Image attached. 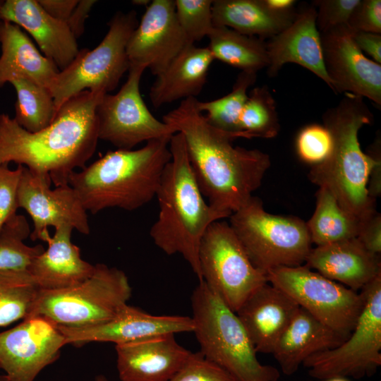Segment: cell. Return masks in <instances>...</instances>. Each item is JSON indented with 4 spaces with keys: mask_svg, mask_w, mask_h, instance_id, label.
I'll return each instance as SVG.
<instances>
[{
    "mask_svg": "<svg viewBox=\"0 0 381 381\" xmlns=\"http://www.w3.org/2000/svg\"><path fill=\"white\" fill-rule=\"evenodd\" d=\"M52 181L32 174L24 167L18 192V207L32 218L30 238L43 240L48 228L68 226L88 235L90 227L87 211L75 190L69 185L55 186Z\"/></svg>",
    "mask_w": 381,
    "mask_h": 381,
    "instance_id": "15",
    "label": "cell"
},
{
    "mask_svg": "<svg viewBox=\"0 0 381 381\" xmlns=\"http://www.w3.org/2000/svg\"><path fill=\"white\" fill-rule=\"evenodd\" d=\"M266 276L270 284L332 329L349 337L354 328L363 308L361 294L305 265L276 267Z\"/></svg>",
    "mask_w": 381,
    "mask_h": 381,
    "instance_id": "12",
    "label": "cell"
},
{
    "mask_svg": "<svg viewBox=\"0 0 381 381\" xmlns=\"http://www.w3.org/2000/svg\"><path fill=\"white\" fill-rule=\"evenodd\" d=\"M14 87L17 100L15 121L26 131L34 133L49 126L56 116L49 90L22 77L10 82Z\"/></svg>",
    "mask_w": 381,
    "mask_h": 381,
    "instance_id": "32",
    "label": "cell"
},
{
    "mask_svg": "<svg viewBox=\"0 0 381 381\" xmlns=\"http://www.w3.org/2000/svg\"><path fill=\"white\" fill-rule=\"evenodd\" d=\"M138 24L135 11L117 12L101 42L92 50H79L73 61L59 71L49 88L56 114L67 100L83 91L108 93L117 87L129 69L126 47Z\"/></svg>",
    "mask_w": 381,
    "mask_h": 381,
    "instance_id": "9",
    "label": "cell"
},
{
    "mask_svg": "<svg viewBox=\"0 0 381 381\" xmlns=\"http://www.w3.org/2000/svg\"><path fill=\"white\" fill-rule=\"evenodd\" d=\"M360 0H317L316 26L319 32L347 25L348 20Z\"/></svg>",
    "mask_w": 381,
    "mask_h": 381,
    "instance_id": "40",
    "label": "cell"
},
{
    "mask_svg": "<svg viewBox=\"0 0 381 381\" xmlns=\"http://www.w3.org/2000/svg\"><path fill=\"white\" fill-rule=\"evenodd\" d=\"M191 44L176 18L174 0H153L132 32L126 47L131 65L150 68L156 76Z\"/></svg>",
    "mask_w": 381,
    "mask_h": 381,
    "instance_id": "17",
    "label": "cell"
},
{
    "mask_svg": "<svg viewBox=\"0 0 381 381\" xmlns=\"http://www.w3.org/2000/svg\"><path fill=\"white\" fill-rule=\"evenodd\" d=\"M264 6L272 13L285 17L294 18L296 13L294 0H261Z\"/></svg>",
    "mask_w": 381,
    "mask_h": 381,
    "instance_id": "46",
    "label": "cell"
},
{
    "mask_svg": "<svg viewBox=\"0 0 381 381\" xmlns=\"http://www.w3.org/2000/svg\"><path fill=\"white\" fill-rule=\"evenodd\" d=\"M280 129L275 100L266 85L249 93L240 117L239 138H272Z\"/></svg>",
    "mask_w": 381,
    "mask_h": 381,
    "instance_id": "34",
    "label": "cell"
},
{
    "mask_svg": "<svg viewBox=\"0 0 381 381\" xmlns=\"http://www.w3.org/2000/svg\"><path fill=\"white\" fill-rule=\"evenodd\" d=\"M0 43V87L22 77L49 90L59 70L42 55L18 25L1 21Z\"/></svg>",
    "mask_w": 381,
    "mask_h": 381,
    "instance_id": "27",
    "label": "cell"
},
{
    "mask_svg": "<svg viewBox=\"0 0 381 381\" xmlns=\"http://www.w3.org/2000/svg\"><path fill=\"white\" fill-rule=\"evenodd\" d=\"M169 381H236L226 371L199 351L190 356Z\"/></svg>",
    "mask_w": 381,
    "mask_h": 381,
    "instance_id": "38",
    "label": "cell"
},
{
    "mask_svg": "<svg viewBox=\"0 0 381 381\" xmlns=\"http://www.w3.org/2000/svg\"><path fill=\"white\" fill-rule=\"evenodd\" d=\"M169 141L157 139L138 150L109 151L81 171H73L68 184L92 214L114 207L137 210L156 195L171 157Z\"/></svg>",
    "mask_w": 381,
    "mask_h": 381,
    "instance_id": "5",
    "label": "cell"
},
{
    "mask_svg": "<svg viewBox=\"0 0 381 381\" xmlns=\"http://www.w3.org/2000/svg\"><path fill=\"white\" fill-rule=\"evenodd\" d=\"M344 94L339 104L323 114L332 149L324 162L312 166L308 179L327 188L342 208L363 220L376 212L375 200L368 195L367 186L370 170L381 157L380 143L377 140L370 154L361 150L358 131L373 122V114L363 97Z\"/></svg>",
    "mask_w": 381,
    "mask_h": 381,
    "instance_id": "3",
    "label": "cell"
},
{
    "mask_svg": "<svg viewBox=\"0 0 381 381\" xmlns=\"http://www.w3.org/2000/svg\"><path fill=\"white\" fill-rule=\"evenodd\" d=\"M190 97L162 118L182 134L198 186L209 205L230 215L243 206L261 185L271 165L269 155L234 146L229 134L214 128Z\"/></svg>",
    "mask_w": 381,
    "mask_h": 381,
    "instance_id": "1",
    "label": "cell"
},
{
    "mask_svg": "<svg viewBox=\"0 0 381 381\" xmlns=\"http://www.w3.org/2000/svg\"><path fill=\"white\" fill-rule=\"evenodd\" d=\"M94 0H80L73 9L66 24L77 39L80 37L85 30V22L92 6L96 3Z\"/></svg>",
    "mask_w": 381,
    "mask_h": 381,
    "instance_id": "44",
    "label": "cell"
},
{
    "mask_svg": "<svg viewBox=\"0 0 381 381\" xmlns=\"http://www.w3.org/2000/svg\"><path fill=\"white\" fill-rule=\"evenodd\" d=\"M132 2L133 4L142 6V5L150 4L151 1L148 0H135V1H133Z\"/></svg>",
    "mask_w": 381,
    "mask_h": 381,
    "instance_id": "47",
    "label": "cell"
},
{
    "mask_svg": "<svg viewBox=\"0 0 381 381\" xmlns=\"http://www.w3.org/2000/svg\"><path fill=\"white\" fill-rule=\"evenodd\" d=\"M171 157L161 176L155 197L158 218L150 231L154 243L167 255L180 254L201 281L199 248L209 226L228 217L205 200L193 174L181 133L170 139Z\"/></svg>",
    "mask_w": 381,
    "mask_h": 381,
    "instance_id": "4",
    "label": "cell"
},
{
    "mask_svg": "<svg viewBox=\"0 0 381 381\" xmlns=\"http://www.w3.org/2000/svg\"><path fill=\"white\" fill-rule=\"evenodd\" d=\"M347 337L299 307L272 353L282 373L291 375L308 357L339 346Z\"/></svg>",
    "mask_w": 381,
    "mask_h": 381,
    "instance_id": "25",
    "label": "cell"
},
{
    "mask_svg": "<svg viewBox=\"0 0 381 381\" xmlns=\"http://www.w3.org/2000/svg\"><path fill=\"white\" fill-rule=\"evenodd\" d=\"M325 381H349V380L345 377H332V378L325 380Z\"/></svg>",
    "mask_w": 381,
    "mask_h": 381,
    "instance_id": "48",
    "label": "cell"
},
{
    "mask_svg": "<svg viewBox=\"0 0 381 381\" xmlns=\"http://www.w3.org/2000/svg\"><path fill=\"white\" fill-rule=\"evenodd\" d=\"M30 233L23 214H16L4 224L0 231V270H28L33 259L45 250L40 244L25 243Z\"/></svg>",
    "mask_w": 381,
    "mask_h": 381,
    "instance_id": "35",
    "label": "cell"
},
{
    "mask_svg": "<svg viewBox=\"0 0 381 381\" xmlns=\"http://www.w3.org/2000/svg\"><path fill=\"white\" fill-rule=\"evenodd\" d=\"M212 13L214 27H226L262 40L284 30L296 17L276 15L261 0H214Z\"/></svg>",
    "mask_w": 381,
    "mask_h": 381,
    "instance_id": "28",
    "label": "cell"
},
{
    "mask_svg": "<svg viewBox=\"0 0 381 381\" xmlns=\"http://www.w3.org/2000/svg\"><path fill=\"white\" fill-rule=\"evenodd\" d=\"M101 91L85 90L67 100L47 127L31 133L14 119L0 114V165L14 162L55 186L68 184L76 168L83 169L95 152L96 108Z\"/></svg>",
    "mask_w": 381,
    "mask_h": 381,
    "instance_id": "2",
    "label": "cell"
},
{
    "mask_svg": "<svg viewBox=\"0 0 381 381\" xmlns=\"http://www.w3.org/2000/svg\"><path fill=\"white\" fill-rule=\"evenodd\" d=\"M95 381H109V380L104 375H99L95 377Z\"/></svg>",
    "mask_w": 381,
    "mask_h": 381,
    "instance_id": "49",
    "label": "cell"
},
{
    "mask_svg": "<svg viewBox=\"0 0 381 381\" xmlns=\"http://www.w3.org/2000/svg\"><path fill=\"white\" fill-rule=\"evenodd\" d=\"M40 289L28 270H0V327L28 317Z\"/></svg>",
    "mask_w": 381,
    "mask_h": 381,
    "instance_id": "33",
    "label": "cell"
},
{
    "mask_svg": "<svg viewBox=\"0 0 381 381\" xmlns=\"http://www.w3.org/2000/svg\"><path fill=\"white\" fill-rule=\"evenodd\" d=\"M131 296V287L123 271L97 263L91 276L78 284L40 289L28 316H42L68 327L95 325L114 317Z\"/></svg>",
    "mask_w": 381,
    "mask_h": 381,
    "instance_id": "7",
    "label": "cell"
},
{
    "mask_svg": "<svg viewBox=\"0 0 381 381\" xmlns=\"http://www.w3.org/2000/svg\"><path fill=\"white\" fill-rule=\"evenodd\" d=\"M212 0H174L179 24L188 40L195 42L208 37L214 28Z\"/></svg>",
    "mask_w": 381,
    "mask_h": 381,
    "instance_id": "36",
    "label": "cell"
},
{
    "mask_svg": "<svg viewBox=\"0 0 381 381\" xmlns=\"http://www.w3.org/2000/svg\"><path fill=\"white\" fill-rule=\"evenodd\" d=\"M326 72L334 92L351 93L381 105V64L367 58L347 25L320 32Z\"/></svg>",
    "mask_w": 381,
    "mask_h": 381,
    "instance_id": "16",
    "label": "cell"
},
{
    "mask_svg": "<svg viewBox=\"0 0 381 381\" xmlns=\"http://www.w3.org/2000/svg\"><path fill=\"white\" fill-rule=\"evenodd\" d=\"M1 21H0V33H1Z\"/></svg>",
    "mask_w": 381,
    "mask_h": 381,
    "instance_id": "52",
    "label": "cell"
},
{
    "mask_svg": "<svg viewBox=\"0 0 381 381\" xmlns=\"http://www.w3.org/2000/svg\"><path fill=\"white\" fill-rule=\"evenodd\" d=\"M198 258L201 281L235 313L268 282L226 222L216 221L209 226L202 238Z\"/></svg>",
    "mask_w": 381,
    "mask_h": 381,
    "instance_id": "11",
    "label": "cell"
},
{
    "mask_svg": "<svg viewBox=\"0 0 381 381\" xmlns=\"http://www.w3.org/2000/svg\"><path fill=\"white\" fill-rule=\"evenodd\" d=\"M8 165H0V231L17 214L18 192L24 168L23 165H18L16 169H11Z\"/></svg>",
    "mask_w": 381,
    "mask_h": 381,
    "instance_id": "39",
    "label": "cell"
},
{
    "mask_svg": "<svg viewBox=\"0 0 381 381\" xmlns=\"http://www.w3.org/2000/svg\"><path fill=\"white\" fill-rule=\"evenodd\" d=\"M52 236L45 234L48 247L32 261L28 272L40 289L54 290L78 284L93 273L95 265L84 260L71 241L73 229L61 226Z\"/></svg>",
    "mask_w": 381,
    "mask_h": 381,
    "instance_id": "23",
    "label": "cell"
},
{
    "mask_svg": "<svg viewBox=\"0 0 381 381\" xmlns=\"http://www.w3.org/2000/svg\"><path fill=\"white\" fill-rule=\"evenodd\" d=\"M347 25L354 31L381 33V1L360 0Z\"/></svg>",
    "mask_w": 381,
    "mask_h": 381,
    "instance_id": "41",
    "label": "cell"
},
{
    "mask_svg": "<svg viewBox=\"0 0 381 381\" xmlns=\"http://www.w3.org/2000/svg\"><path fill=\"white\" fill-rule=\"evenodd\" d=\"M299 306L267 282L255 290L236 312L257 353H272Z\"/></svg>",
    "mask_w": 381,
    "mask_h": 381,
    "instance_id": "21",
    "label": "cell"
},
{
    "mask_svg": "<svg viewBox=\"0 0 381 381\" xmlns=\"http://www.w3.org/2000/svg\"><path fill=\"white\" fill-rule=\"evenodd\" d=\"M351 32L353 39L361 51L368 54L375 62L381 64V35L352 30Z\"/></svg>",
    "mask_w": 381,
    "mask_h": 381,
    "instance_id": "43",
    "label": "cell"
},
{
    "mask_svg": "<svg viewBox=\"0 0 381 381\" xmlns=\"http://www.w3.org/2000/svg\"><path fill=\"white\" fill-rule=\"evenodd\" d=\"M115 349L121 381H169L192 353L177 342L174 334L116 344Z\"/></svg>",
    "mask_w": 381,
    "mask_h": 381,
    "instance_id": "19",
    "label": "cell"
},
{
    "mask_svg": "<svg viewBox=\"0 0 381 381\" xmlns=\"http://www.w3.org/2000/svg\"><path fill=\"white\" fill-rule=\"evenodd\" d=\"M3 3H4L3 1H0V21H1V10Z\"/></svg>",
    "mask_w": 381,
    "mask_h": 381,
    "instance_id": "51",
    "label": "cell"
},
{
    "mask_svg": "<svg viewBox=\"0 0 381 381\" xmlns=\"http://www.w3.org/2000/svg\"><path fill=\"white\" fill-rule=\"evenodd\" d=\"M0 381H9V380L7 378V377L4 374H3V375H0Z\"/></svg>",
    "mask_w": 381,
    "mask_h": 381,
    "instance_id": "50",
    "label": "cell"
},
{
    "mask_svg": "<svg viewBox=\"0 0 381 381\" xmlns=\"http://www.w3.org/2000/svg\"><path fill=\"white\" fill-rule=\"evenodd\" d=\"M257 78V73L241 71L232 90L226 95L209 102L197 101V107L207 121L235 139L240 136V117L248 99V89Z\"/></svg>",
    "mask_w": 381,
    "mask_h": 381,
    "instance_id": "31",
    "label": "cell"
},
{
    "mask_svg": "<svg viewBox=\"0 0 381 381\" xmlns=\"http://www.w3.org/2000/svg\"><path fill=\"white\" fill-rule=\"evenodd\" d=\"M361 290L363 308L349 337L303 362L312 377L361 379L372 376L381 365V274Z\"/></svg>",
    "mask_w": 381,
    "mask_h": 381,
    "instance_id": "10",
    "label": "cell"
},
{
    "mask_svg": "<svg viewBox=\"0 0 381 381\" xmlns=\"http://www.w3.org/2000/svg\"><path fill=\"white\" fill-rule=\"evenodd\" d=\"M145 69L131 65L127 80L119 92L104 94L97 106L99 140L117 149L133 150L143 142L170 140L176 133L151 114L142 98L140 83Z\"/></svg>",
    "mask_w": 381,
    "mask_h": 381,
    "instance_id": "13",
    "label": "cell"
},
{
    "mask_svg": "<svg viewBox=\"0 0 381 381\" xmlns=\"http://www.w3.org/2000/svg\"><path fill=\"white\" fill-rule=\"evenodd\" d=\"M266 48L270 77L276 76L286 63H294L313 73L334 92L333 83L325 68L313 6L303 9L287 28L270 38Z\"/></svg>",
    "mask_w": 381,
    "mask_h": 381,
    "instance_id": "20",
    "label": "cell"
},
{
    "mask_svg": "<svg viewBox=\"0 0 381 381\" xmlns=\"http://www.w3.org/2000/svg\"><path fill=\"white\" fill-rule=\"evenodd\" d=\"M64 345L59 325L42 316H28L0 332V369L9 381H34L59 358Z\"/></svg>",
    "mask_w": 381,
    "mask_h": 381,
    "instance_id": "14",
    "label": "cell"
},
{
    "mask_svg": "<svg viewBox=\"0 0 381 381\" xmlns=\"http://www.w3.org/2000/svg\"><path fill=\"white\" fill-rule=\"evenodd\" d=\"M1 19L26 30L59 71L66 68L79 52L77 39L67 24L47 13L37 0L4 1Z\"/></svg>",
    "mask_w": 381,
    "mask_h": 381,
    "instance_id": "22",
    "label": "cell"
},
{
    "mask_svg": "<svg viewBox=\"0 0 381 381\" xmlns=\"http://www.w3.org/2000/svg\"><path fill=\"white\" fill-rule=\"evenodd\" d=\"M37 1L51 16L66 23L78 3V0H37Z\"/></svg>",
    "mask_w": 381,
    "mask_h": 381,
    "instance_id": "45",
    "label": "cell"
},
{
    "mask_svg": "<svg viewBox=\"0 0 381 381\" xmlns=\"http://www.w3.org/2000/svg\"><path fill=\"white\" fill-rule=\"evenodd\" d=\"M229 218L251 262L265 274L276 267L304 265L313 248L306 222L268 213L258 197L253 195Z\"/></svg>",
    "mask_w": 381,
    "mask_h": 381,
    "instance_id": "8",
    "label": "cell"
},
{
    "mask_svg": "<svg viewBox=\"0 0 381 381\" xmlns=\"http://www.w3.org/2000/svg\"><path fill=\"white\" fill-rule=\"evenodd\" d=\"M369 252L380 255L381 253V214L377 211L361 220L356 237Z\"/></svg>",
    "mask_w": 381,
    "mask_h": 381,
    "instance_id": "42",
    "label": "cell"
},
{
    "mask_svg": "<svg viewBox=\"0 0 381 381\" xmlns=\"http://www.w3.org/2000/svg\"><path fill=\"white\" fill-rule=\"evenodd\" d=\"M193 330L199 352L236 381H277L278 369L263 365L236 313L201 281L191 295Z\"/></svg>",
    "mask_w": 381,
    "mask_h": 381,
    "instance_id": "6",
    "label": "cell"
},
{
    "mask_svg": "<svg viewBox=\"0 0 381 381\" xmlns=\"http://www.w3.org/2000/svg\"><path fill=\"white\" fill-rule=\"evenodd\" d=\"M66 344L82 346L91 342L128 343L164 334L193 332L191 317L154 315L126 304L110 320L82 327L59 326Z\"/></svg>",
    "mask_w": 381,
    "mask_h": 381,
    "instance_id": "18",
    "label": "cell"
},
{
    "mask_svg": "<svg viewBox=\"0 0 381 381\" xmlns=\"http://www.w3.org/2000/svg\"><path fill=\"white\" fill-rule=\"evenodd\" d=\"M332 138L329 130L320 124L305 126L298 133L296 147L299 158L311 166L324 162L332 149Z\"/></svg>",
    "mask_w": 381,
    "mask_h": 381,
    "instance_id": "37",
    "label": "cell"
},
{
    "mask_svg": "<svg viewBox=\"0 0 381 381\" xmlns=\"http://www.w3.org/2000/svg\"><path fill=\"white\" fill-rule=\"evenodd\" d=\"M214 60L207 47H186L156 76L149 94L153 107L159 108L181 99L195 97L206 83Z\"/></svg>",
    "mask_w": 381,
    "mask_h": 381,
    "instance_id": "26",
    "label": "cell"
},
{
    "mask_svg": "<svg viewBox=\"0 0 381 381\" xmlns=\"http://www.w3.org/2000/svg\"><path fill=\"white\" fill-rule=\"evenodd\" d=\"M207 47L214 59L241 71L257 73L269 64L264 40L241 34L226 27H214L208 37Z\"/></svg>",
    "mask_w": 381,
    "mask_h": 381,
    "instance_id": "30",
    "label": "cell"
},
{
    "mask_svg": "<svg viewBox=\"0 0 381 381\" xmlns=\"http://www.w3.org/2000/svg\"><path fill=\"white\" fill-rule=\"evenodd\" d=\"M304 265L354 291L381 274L380 255L367 250L356 238L312 248Z\"/></svg>",
    "mask_w": 381,
    "mask_h": 381,
    "instance_id": "24",
    "label": "cell"
},
{
    "mask_svg": "<svg viewBox=\"0 0 381 381\" xmlns=\"http://www.w3.org/2000/svg\"><path fill=\"white\" fill-rule=\"evenodd\" d=\"M361 222L327 188L319 187L315 210L306 225L312 243L320 246L356 238Z\"/></svg>",
    "mask_w": 381,
    "mask_h": 381,
    "instance_id": "29",
    "label": "cell"
}]
</instances>
